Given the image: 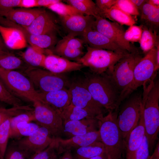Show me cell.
<instances>
[{
  "label": "cell",
  "instance_id": "obj_1",
  "mask_svg": "<svg viewBox=\"0 0 159 159\" xmlns=\"http://www.w3.org/2000/svg\"><path fill=\"white\" fill-rule=\"evenodd\" d=\"M156 77L143 86V116L150 152L158 139L159 130V82L155 79Z\"/></svg>",
  "mask_w": 159,
  "mask_h": 159
},
{
  "label": "cell",
  "instance_id": "obj_2",
  "mask_svg": "<svg viewBox=\"0 0 159 159\" xmlns=\"http://www.w3.org/2000/svg\"><path fill=\"white\" fill-rule=\"evenodd\" d=\"M83 80L95 101L108 112L118 111L120 93L105 73H86Z\"/></svg>",
  "mask_w": 159,
  "mask_h": 159
},
{
  "label": "cell",
  "instance_id": "obj_3",
  "mask_svg": "<svg viewBox=\"0 0 159 159\" xmlns=\"http://www.w3.org/2000/svg\"><path fill=\"white\" fill-rule=\"evenodd\" d=\"M118 111H110L105 116H97L98 127L101 142L109 159H123L125 142L117 125Z\"/></svg>",
  "mask_w": 159,
  "mask_h": 159
},
{
  "label": "cell",
  "instance_id": "obj_4",
  "mask_svg": "<svg viewBox=\"0 0 159 159\" xmlns=\"http://www.w3.org/2000/svg\"><path fill=\"white\" fill-rule=\"evenodd\" d=\"M87 50L86 53L76 62L89 67L91 72L99 74L110 70L120 59L130 53L125 50L113 51L87 45Z\"/></svg>",
  "mask_w": 159,
  "mask_h": 159
},
{
  "label": "cell",
  "instance_id": "obj_5",
  "mask_svg": "<svg viewBox=\"0 0 159 159\" xmlns=\"http://www.w3.org/2000/svg\"><path fill=\"white\" fill-rule=\"evenodd\" d=\"M142 98L141 93H132L119 106L117 122L125 143L130 134L139 122L141 112Z\"/></svg>",
  "mask_w": 159,
  "mask_h": 159
},
{
  "label": "cell",
  "instance_id": "obj_6",
  "mask_svg": "<svg viewBox=\"0 0 159 159\" xmlns=\"http://www.w3.org/2000/svg\"><path fill=\"white\" fill-rule=\"evenodd\" d=\"M0 79L15 97L32 103L38 100V92L23 72L0 68Z\"/></svg>",
  "mask_w": 159,
  "mask_h": 159
},
{
  "label": "cell",
  "instance_id": "obj_7",
  "mask_svg": "<svg viewBox=\"0 0 159 159\" xmlns=\"http://www.w3.org/2000/svg\"><path fill=\"white\" fill-rule=\"evenodd\" d=\"M142 57L139 52L129 53L105 73L120 92L119 99L131 84L135 67Z\"/></svg>",
  "mask_w": 159,
  "mask_h": 159
},
{
  "label": "cell",
  "instance_id": "obj_8",
  "mask_svg": "<svg viewBox=\"0 0 159 159\" xmlns=\"http://www.w3.org/2000/svg\"><path fill=\"white\" fill-rule=\"evenodd\" d=\"M23 72L30 79L36 90L39 92L68 89L71 83L62 74L55 73L40 68L29 67Z\"/></svg>",
  "mask_w": 159,
  "mask_h": 159
},
{
  "label": "cell",
  "instance_id": "obj_9",
  "mask_svg": "<svg viewBox=\"0 0 159 159\" xmlns=\"http://www.w3.org/2000/svg\"><path fill=\"white\" fill-rule=\"evenodd\" d=\"M156 49L155 47L142 57L136 65L132 81L128 89L120 97V104L136 89L150 81L156 74Z\"/></svg>",
  "mask_w": 159,
  "mask_h": 159
},
{
  "label": "cell",
  "instance_id": "obj_10",
  "mask_svg": "<svg viewBox=\"0 0 159 159\" xmlns=\"http://www.w3.org/2000/svg\"><path fill=\"white\" fill-rule=\"evenodd\" d=\"M36 123L47 130L53 138H61L63 135V121L60 115L49 106L38 100L33 103Z\"/></svg>",
  "mask_w": 159,
  "mask_h": 159
},
{
  "label": "cell",
  "instance_id": "obj_11",
  "mask_svg": "<svg viewBox=\"0 0 159 159\" xmlns=\"http://www.w3.org/2000/svg\"><path fill=\"white\" fill-rule=\"evenodd\" d=\"M94 17L92 29L106 37L122 49L130 53L139 52L130 42L125 39V31L121 25L99 16Z\"/></svg>",
  "mask_w": 159,
  "mask_h": 159
},
{
  "label": "cell",
  "instance_id": "obj_12",
  "mask_svg": "<svg viewBox=\"0 0 159 159\" xmlns=\"http://www.w3.org/2000/svg\"><path fill=\"white\" fill-rule=\"evenodd\" d=\"M69 89L71 95V103L73 105L88 110L96 117L103 115L106 110L94 100L83 79L71 82Z\"/></svg>",
  "mask_w": 159,
  "mask_h": 159
},
{
  "label": "cell",
  "instance_id": "obj_13",
  "mask_svg": "<svg viewBox=\"0 0 159 159\" xmlns=\"http://www.w3.org/2000/svg\"><path fill=\"white\" fill-rule=\"evenodd\" d=\"M54 139L47 129L40 127L29 136L15 141L21 148L34 154L45 150Z\"/></svg>",
  "mask_w": 159,
  "mask_h": 159
},
{
  "label": "cell",
  "instance_id": "obj_14",
  "mask_svg": "<svg viewBox=\"0 0 159 159\" xmlns=\"http://www.w3.org/2000/svg\"><path fill=\"white\" fill-rule=\"evenodd\" d=\"M0 25L19 29L24 34L27 42L31 47L35 48L45 50L56 45L58 42L56 34L57 33L39 35L33 34L29 33L22 26L12 22L2 16H0Z\"/></svg>",
  "mask_w": 159,
  "mask_h": 159
},
{
  "label": "cell",
  "instance_id": "obj_15",
  "mask_svg": "<svg viewBox=\"0 0 159 159\" xmlns=\"http://www.w3.org/2000/svg\"><path fill=\"white\" fill-rule=\"evenodd\" d=\"M98 142H101L98 130L82 135L74 136L67 139L58 138H55L56 150L59 155Z\"/></svg>",
  "mask_w": 159,
  "mask_h": 159
},
{
  "label": "cell",
  "instance_id": "obj_16",
  "mask_svg": "<svg viewBox=\"0 0 159 159\" xmlns=\"http://www.w3.org/2000/svg\"><path fill=\"white\" fill-rule=\"evenodd\" d=\"M22 26L29 33L36 35L59 32L56 17L45 9L30 25Z\"/></svg>",
  "mask_w": 159,
  "mask_h": 159
},
{
  "label": "cell",
  "instance_id": "obj_17",
  "mask_svg": "<svg viewBox=\"0 0 159 159\" xmlns=\"http://www.w3.org/2000/svg\"><path fill=\"white\" fill-rule=\"evenodd\" d=\"M71 99L69 89H65L48 92H38L37 100L49 106L60 115L71 104Z\"/></svg>",
  "mask_w": 159,
  "mask_h": 159
},
{
  "label": "cell",
  "instance_id": "obj_18",
  "mask_svg": "<svg viewBox=\"0 0 159 159\" xmlns=\"http://www.w3.org/2000/svg\"><path fill=\"white\" fill-rule=\"evenodd\" d=\"M61 23L68 33L82 36L87 29L92 28L95 18L92 16L76 14L59 17Z\"/></svg>",
  "mask_w": 159,
  "mask_h": 159
},
{
  "label": "cell",
  "instance_id": "obj_19",
  "mask_svg": "<svg viewBox=\"0 0 159 159\" xmlns=\"http://www.w3.org/2000/svg\"><path fill=\"white\" fill-rule=\"evenodd\" d=\"M85 67L81 64L72 62L52 53L46 55L44 68L56 74L80 70Z\"/></svg>",
  "mask_w": 159,
  "mask_h": 159
},
{
  "label": "cell",
  "instance_id": "obj_20",
  "mask_svg": "<svg viewBox=\"0 0 159 159\" xmlns=\"http://www.w3.org/2000/svg\"><path fill=\"white\" fill-rule=\"evenodd\" d=\"M43 8H13L0 14V16L18 25L28 26L44 10Z\"/></svg>",
  "mask_w": 159,
  "mask_h": 159
},
{
  "label": "cell",
  "instance_id": "obj_21",
  "mask_svg": "<svg viewBox=\"0 0 159 159\" xmlns=\"http://www.w3.org/2000/svg\"><path fill=\"white\" fill-rule=\"evenodd\" d=\"M63 135L69 138L81 135L97 130L98 121L96 117L84 119L80 120L63 122Z\"/></svg>",
  "mask_w": 159,
  "mask_h": 159
},
{
  "label": "cell",
  "instance_id": "obj_22",
  "mask_svg": "<svg viewBox=\"0 0 159 159\" xmlns=\"http://www.w3.org/2000/svg\"><path fill=\"white\" fill-rule=\"evenodd\" d=\"M82 36L84 43L91 48L113 51L124 50L92 28L85 31Z\"/></svg>",
  "mask_w": 159,
  "mask_h": 159
},
{
  "label": "cell",
  "instance_id": "obj_23",
  "mask_svg": "<svg viewBox=\"0 0 159 159\" xmlns=\"http://www.w3.org/2000/svg\"><path fill=\"white\" fill-rule=\"evenodd\" d=\"M145 135L142 107L138 124L131 131L126 142V159H134L136 152L140 145Z\"/></svg>",
  "mask_w": 159,
  "mask_h": 159
},
{
  "label": "cell",
  "instance_id": "obj_24",
  "mask_svg": "<svg viewBox=\"0 0 159 159\" xmlns=\"http://www.w3.org/2000/svg\"><path fill=\"white\" fill-rule=\"evenodd\" d=\"M0 34L8 48L19 49L27 46V42L24 34L17 28L0 25Z\"/></svg>",
  "mask_w": 159,
  "mask_h": 159
},
{
  "label": "cell",
  "instance_id": "obj_25",
  "mask_svg": "<svg viewBox=\"0 0 159 159\" xmlns=\"http://www.w3.org/2000/svg\"><path fill=\"white\" fill-rule=\"evenodd\" d=\"M71 152L73 159H90L106 153L104 146L101 142L74 149Z\"/></svg>",
  "mask_w": 159,
  "mask_h": 159
},
{
  "label": "cell",
  "instance_id": "obj_26",
  "mask_svg": "<svg viewBox=\"0 0 159 159\" xmlns=\"http://www.w3.org/2000/svg\"><path fill=\"white\" fill-rule=\"evenodd\" d=\"M28 67L21 58L9 51L0 52V68L8 70L21 69L23 72Z\"/></svg>",
  "mask_w": 159,
  "mask_h": 159
},
{
  "label": "cell",
  "instance_id": "obj_27",
  "mask_svg": "<svg viewBox=\"0 0 159 159\" xmlns=\"http://www.w3.org/2000/svg\"><path fill=\"white\" fill-rule=\"evenodd\" d=\"M45 50L34 48L31 46L27 48L24 52L20 53L23 60L29 67L44 68L46 55Z\"/></svg>",
  "mask_w": 159,
  "mask_h": 159
},
{
  "label": "cell",
  "instance_id": "obj_28",
  "mask_svg": "<svg viewBox=\"0 0 159 159\" xmlns=\"http://www.w3.org/2000/svg\"><path fill=\"white\" fill-rule=\"evenodd\" d=\"M100 16L115 21L121 25H125L129 26L136 23L132 16L113 6L110 9L100 13Z\"/></svg>",
  "mask_w": 159,
  "mask_h": 159
},
{
  "label": "cell",
  "instance_id": "obj_29",
  "mask_svg": "<svg viewBox=\"0 0 159 159\" xmlns=\"http://www.w3.org/2000/svg\"><path fill=\"white\" fill-rule=\"evenodd\" d=\"M60 116L63 122L96 117V116L91 112L84 109L75 106L71 103L62 112Z\"/></svg>",
  "mask_w": 159,
  "mask_h": 159
},
{
  "label": "cell",
  "instance_id": "obj_30",
  "mask_svg": "<svg viewBox=\"0 0 159 159\" xmlns=\"http://www.w3.org/2000/svg\"><path fill=\"white\" fill-rule=\"evenodd\" d=\"M82 14L95 17L100 16V12L95 3L92 0H67L64 1Z\"/></svg>",
  "mask_w": 159,
  "mask_h": 159
},
{
  "label": "cell",
  "instance_id": "obj_31",
  "mask_svg": "<svg viewBox=\"0 0 159 159\" xmlns=\"http://www.w3.org/2000/svg\"><path fill=\"white\" fill-rule=\"evenodd\" d=\"M142 28L143 32L139 42L141 49L146 53L155 47L159 42V37L157 32L153 31L143 25Z\"/></svg>",
  "mask_w": 159,
  "mask_h": 159
},
{
  "label": "cell",
  "instance_id": "obj_32",
  "mask_svg": "<svg viewBox=\"0 0 159 159\" xmlns=\"http://www.w3.org/2000/svg\"><path fill=\"white\" fill-rule=\"evenodd\" d=\"M40 127L36 123L32 122L20 123L14 128L10 130L9 138H19L28 136Z\"/></svg>",
  "mask_w": 159,
  "mask_h": 159
},
{
  "label": "cell",
  "instance_id": "obj_33",
  "mask_svg": "<svg viewBox=\"0 0 159 159\" xmlns=\"http://www.w3.org/2000/svg\"><path fill=\"white\" fill-rule=\"evenodd\" d=\"M51 51L53 54L70 61L75 60L76 62L84 55L82 49L72 48L58 42Z\"/></svg>",
  "mask_w": 159,
  "mask_h": 159
},
{
  "label": "cell",
  "instance_id": "obj_34",
  "mask_svg": "<svg viewBox=\"0 0 159 159\" xmlns=\"http://www.w3.org/2000/svg\"><path fill=\"white\" fill-rule=\"evenodd\" d=\"M33 154L21 148L14 140L8 145L4 159H29Z\"/></svg>",
  "mask_w": 159,
  "mask_h": 159
},
{
  "label": "cell",
  "instance_id": "obj_35",
  "mask_svg": "<svg viewBox=\"0 0 159 159\" xmlns=\"http://www.w3.org/2000/svg\"><path fill=\"white\" fill-rule=\"evenodd\" d=\"M33 110L29 105L13 106L8 108L0 107V125L7 120L26 111Z\"/></svg>",
  "mask_w": 159,
  "mask_h": 159
},
{
  "label": "cell",
  "instance_id": "obj_36",
  "mask_svg": "<svg viewBox=\"0 0 159 159\" xmlns=\"http://www.w3.org/2000/svg\"><path fill=\"white\" fill-rule=\"evenodd\" d=\"M62 1L52 4L47 8L57 14L59 17H64L76 14H84L73 6L64 3Z\"/></svg>",
  "mask_w": 159,
  "mask_h": 159
},
{
  "label": "cell",
  "instance_id": "obj_37",
  "mask_svg": "<svg viewBox=\"0 0 159 159\" xmlns=\"http://www.w3.org/2000/svg\"><path fill=\"white\" fill-rule=\"evenodd\" d=\"M10 119L6 120L0 125V159H4L8 145L10 131Z\"/></svg>",
  "mask_w": 159,
  "mask_h": 159
},
{
  "label": "cell",
  "instance_id": "obj_38",
  "mask_svg": "<svg viewBox=\"0 0 159 159\" xmlns=\"http://www.w3.org/2000/svg\"><path fill=\"white\" fill-rule=\"evenodd\" d=\"M0 101L13 106L23 105L22 102L20 99L11 94L0 79Z\"/></svg>",
  "mask_w": 159,
  "mask_h": 159
},
{
  "label": "cell",
  "instance_id": "obj_39",
  "mask_svg": "<svg viewBox=\"0 0 159 159\" xmlns=\"http://www.w3.org/2000/svg\"><path fill=\"white\" fill-rule=\"evenodd\" d=\"M140 21L142 23L141 25L158 33L159 26V9Z\"/></svg>",
  "mask_w": 159,
  "mask_h": 159
},
{
  "label": "cell",
  "instance_id": "obj_40",
  "mask_svg": "<svg viewBox=\"0 0 159 159\" xmlns=\"http://www.w3.org/2000/svg\"><path fill=\"white\" fill-rule=\"evenodd\" d=\"M74 34L68 33L58 42L61 44L74 49H82L84 43L82 39L76 38Z\"/></svg>",
  "mask_w": 159,
  "mask_h": 159
},
{
  "label": "cell",
  "instance_id": "obj_41",
  "mask_svg": "<svg viewBox=\"0 0 159 159\" xmlns=\"http://www.w3.org/2000/svg\"><path fill=\"white\" fill-rule=\"evenodd\" d=\"M142 25L138 26L133 25L130 26L125 31L124 37L127 42H139L143 32Z\"/></svg>",
  "mask_w": 159,
  "mask_h": 159
},
{
  "label": "cell",
  "instance_id": "obj_42",
  "mask_svg": "<svg viewBox=\"0 0 159 159\" xmlns=\"http://www.w3.org/2000/svg\"><path fill=\"white\" fill-rule=\"evenodd\" d=\"M131 16H139L138 9L131 0H117L114 5Z\"/></svg>",
  "mask_w": 159,
  "mask_h": 159
},
{
  "label": "cell",
  "instance_id": "obj_43",
  "mask_svg": "<svg viewBox=\"0 0 159 159\" xmlns=\"http://www.w3.org/2000/svg\"><path fill=\"white\" fill-rule=\"evenodd\" d=\"M35 121L33 110L26 111L10 119V130L14 128L19 123Z\"/></svg>",
  "mask_w": 159,
  "mask_h": 159
},
{
  "label": "cell",
  "instance_id": "obj_44",
  "mask_svg": "<svg viewBox=\"0 0 159 159\" xmlns=\"http://www.w3.org/2000/svg\"><path fill=\"white\" fill-rule=\"evenodd\" d=\"M148 142L145 135L143 140L137 150L134 159H148L149 155Z\"/></svg>",
  "mask_w": 159,
  "mask_h": 159
},
{
  "label": "cell",
  "instance_id": "obj_45",
  "mask_svg": "<svg viewBox=\"0 0 159 159\" xmlns=\"http://www.w3.org/2000/svg\"><path fill=\"white\" fill-rule=\"evenodd\" d=\"M56 150L55 139L51 144L44 150L32 155L29 159H48Z\"/></svg>",
  "mask_w": 159,
  "mask_h": 159
},
{
  "label": "cell",
  "instance_id": "obj_46",
  "mask_svg": "<svg viewBox=\"0 0 159 159\" xmlns=\"http://www.w3.org/2000/svg\"><path fill=\"white\" fill-rule=\"evenodd\" d=\"M20 0H0V14L8 10L19 7Z\"/></svg>",
  "mask_w": 159,
  "mask_h": 159
},
{
  "label": "cell",
  "instance_id": "obj_47",
  "mask_svg": "<svg viewBox=\"0 0 159 159\" xmlns=\"http://www.w3.org/2000/svg\"><path fill=\"white\" fill-rule=\"evenodd\" d=\"M159 8L155 7L147 2L138 10L140 20L143 19Z\"/></svg>",
  "mask_w": 159,
  "mask_h": 159
},
{
  "label": "cell",
  "instance_id": "obj_48",
  "mask_svg": "<svg viewBox=\"0 0 159 159\" xmlns=\"http://www.w3.org/2000/svg\"><path fill=\"white\" fill-rule=\"evenodd\" d=\"M117 0H96L95 4L100 12L110 9L116 3Z\"/></svg>",
  "mask_w": 159,
  "mask_h": 159
},
{
  "label": "cell",
  "instance_id": "obj_49",
  "mask_svg": "<svg viewBox=\"0 0 159 159\" xmlns=\"http://www.w3.org/2000/svg\"><path fill=\"white\" fill-rule=\"evenodd\" d=\"M37 7V0H20L19 7L32 9Z\"/></svg>",
  "mask_w": 159,
  "mask_h": 159
},
{
  "label": "cell",
  "instance_id": "obj_50",
  "mask_svg": "<svg viewBox=\"0 0 159 159\" xmlns=\"http://www.w3.org/2000/svg\"><path fill=\"white\" fill-rule=\"evenodd\" d=\"M59 0H37V7H47L52 4L61 1Z\"/></svg>",
  "mask_w": 159,
  "mask_h": 159
},
{
  "label": "cell",
  "instance_id": "obj_51",
  "mask_svg": "<svg viewBox=\"0 0 159 159\" xmlns=\"http://www.w3.org/2000/svg\"><path fill=\"white\" fill-rule=\"evenodd\" d=\"M148 159H159V143H157L156 147L152 155L149 156Z\"/></svg>",
  "mask_w": 159,
  "mask_h": 159
},
{
  "label": "cell",
  "instance_id": "obj_52",
  "mask_svg": "<svg viewBox=\"0 0 159 159\" xmlns=\"http://www.w3.org/2000/svg\"><path fill=\"white\" fill-rule=\"evenodd\" d=\"M156 49V66L155 71L156 72L159 68V42L155 46Z\"/></svg>",
  "mask_w": 159,
  "mask_h": 159
},
{
  "label": "cell",
  "instance_id": "obj_53",
  "mask_svg": "<svg viewBox=\"0 0 159 159\" xmlns=\"http://www.w3.org/2000/svg\"><path fill=\"white\" fill-rule=\"evenodd\" d=\"M132 3L139 10L146 3L147 0H131Z\"/></svg>",
  "mask_w": 159,
  "mask_h": 159
},
{
  "label": "cell",
  "instance_id": "obj_54",
  "mask_svg": "<svg viewBox=\"0 0 159 159\" xmlns=\"http://www.w3.org/2000/svg\"><path fill=\"white\" fill-rule=\"evenodd\" d=\"M59 159H73L71 151H67L63 153Z\"/></svg>",
  "mask_w": 159,
  "mask_h": 159
},
{
  "label": "cell",
  "instance_id": "obj_55",
  "mask_svg": "<svg viewBox=\"0 0 159 159\" xmlns=\"http://www.w3.org/2000/svg\"><path fill=\"white\" fill-rule=\"evenodd\" d=\"M8 49L5 44L0 34V49L3 51H9Z\"/></svg>",
  "mask_w": 159,
  "mask_h": 159
},
{
  "label": "cell",
  "instance_id": "obj_56",
  "mask_svg": "<svg viewBox=\"0 0 159 159\" xmlns=\"http://www.w3.org/2000/svg\"><path fill=\"white\" fill-rule=\"evenodd\" d=\"M147 2L155 7L159 8V0H148Z\"/></svg>",
  "mask_w": 159,
  "mask_h": 159
},
{
  "label": "cell",
  "instance_id": "obj_57",
  "mask_svg": "<svg viewBox=\"0 0 159 159\" xmlns=\"http://www.w3.org/2000/svg\"><path fill=\"white\" fill-rule=\"evenodd\" d=\"M90 159H109V158L106 153L97 156Z\"/></svg>",
  "mask_w": 159,
  "mask_h": 159
},
{
  "label": "cell",
  "instance_id": "obj_58",
  "mask_svg": "<svg viewBox=\"0 0 159 159\" xmlns=\"http://www.w3.org/2000/svg\"><path fill=\"white\" fill-rule=\"evenodd\" d=\"M58 154L55 151L48 159H58Z\"/></svg>",
  "mask_w": 159,
  "mask_h": 159
},
{
  "label": "cell",
  "instance_id": "obj_59",
  "mask_svg": "<svg viewBox=\"0 0 159 159\" xmlns=\"http://www.w3.org/2000/svg\"><path fill=\"white\" fill-rule=\"evenodd\" d=\"M2 51H3V50H2L0 49V52H1Z\"/></svg>",
  "mask_w": 159,
  "mask_h": 159
},
{
  "label": "cell",
  "instance_id": "obj_60",
  "mask_svg": "<svg viewBox=\"0 0 159 159\" xmlns=\"http://www.w3.org/2000/svg\"></svg>",
  "mask_w": 159,
  "mask_h": 159
}]
</instances>
